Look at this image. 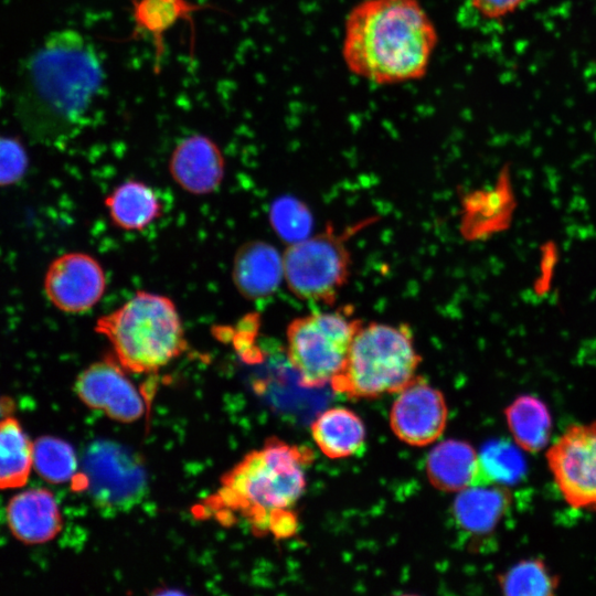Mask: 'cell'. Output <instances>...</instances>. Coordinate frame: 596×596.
<instances>
[{
	"label": "cell",
	"instance_id": "obj_11",
	"mask_svg": "<svg viewBox=\"0 0 596 596\" xmlns=\"http://www.w3.org/2000/svg\"><path fill=\"white\" fill-rule=\"evenodd\" d=\"M447 415L443 393L425 379L415 376L398 392L390 413V424L398 439L422 447L441 436Z\"/></svg>",
	"mask_w": 596,
	"mask_h": 596
},
{
	"label": "cell",
	"instance_id": "obj_24",
	"mask_svg": "<svg viewBox=\"0 0 596 596\" xmlns=\"http://www.w3.org/2000/svg\"><path fill=\"white\" fill-rule=\"evenodd\" d=\"M33 470L51 483L74 479L77 459L73 447L65 440L43 436L33 441Z\"/></svg>",
	"mask_w": 596,
	"mask_h": 596
},
{
	"label": "cell",
	"instance_id": "obj_2",
	"mask_svg": "<svg viewBox=\"0 0 596 596\" xmlns=\"http://www.w3.org/2000/svg\"><path fill=\"white\" fill-rule=\"evenodd\" d=\"M439 42L419 0H360L343 22L341 57L348 71L380 86L422 79Z\"/></svg>",
	"mask_w": 596,
	"mask_h": 596
},
{
	"label": "cell",
	"instance_id": "obj_7",
	"mask_svg": "<svg viewBox=\"0 0 596 596\" xmlns=\"http://www.w3.org/2000/svg\"><path fill=\"white\" fill-rule=\"evenodd\" d=\"M284 278L298 298L331 305L347 284L350 253L332 227L290 244L283 255Z\"/></svg>",
	"mask_w": 596,
	"mask_h": 596
},
{
	"label": "cell",
	"instance_id": "obj_8",
	"mask_svg": "<svg viewBox=\"0 0 596 596\" xmlns=\"http://www.w3.org/2000/svg\"><path fill=\"white\" fill-rule=\"evenodd\" d=\"M83 477L94 503L108 512L134 508L147 490L146 470L138 456L110 440H97L87 448Z\"/></svg>",
	"mask_w": 596,
	"mask_h": 596
},
{
	"label": "cell",
	"instance_id": "obj_22",
	"mask_svg": "<svg viewBox=\"0 0 596 596\" xmlns=\"http://www.w3.org/2000/svg\"><path fill=\"white\" fill-rule=\"evenodd\" d=\"M479 485L508 486L519 481L526 465L519 446L505 439H492L478 454Z\"/></svg>",
	"mask_w": 596,
	"mask_h": 596
},
{
	"label": "cell",
	"instance_id": "obj_3",
	"mask_svg": "<svg viewBox=\"0 0 596 596\" xmlns=\"http://www.w3.org/2000/svg\"><path fill=\"white\" fill-rule=\"evenodd\" d=\"M311 461L310 449L269 438L224 475L215 500L241 513L258 533L291 535L297 528L294 508L305 492Z\"/></svg>",
	"mask_w": 596,
	"mask_h": 596
},
{
	"label": "cell",
	"instance_id": "obj_23",
	"mask_svg": "<svg viewBox=\"0 0 596 596\" xmlns=\"http://www.w3.org/2000/svg\"><path fill=\"white\" fill-rule=\"evenodd\" d=\"M503 594L509 596H550L560 585V577L538 557L525 558L498 577Z\"/></svg>",
	"mask_w": 596,
	"mask_h": 596
},
{
	"label": "cell",
	"instance_id": "obj_13",
	"mask_svg": "<svg viewBox=\"0 0 596 596\" xmlns=\"http://www.w3.org/2000/svg\"><path fill=\"white\" fill-rule=\"evenodd\" d=\"M11 534L28 545L44 544L62 529L58 503L51 491L29 488L15 493L6 507Z\"/></svg>",
	"mask_w": 596,
	"mask_h": 596
},
{
	"label": "cell",
	"instance_id": "obj_25",
	"mask_svg": "<svg viewBox=\"0 0 596 596\" xmlns=\"http://www.w3.org/2000/svg\"><path fill=\"white\" fill-rule=\"evenodd\" d=\"M269 221L277 235L289 244L308 237L311 228V216L307 207L290 196L274 201Z\"/></svg>",
	"mask_w": 596,
	"mask_h": 596
},
{
	"label": "cell",
	"instance_id": "obj_4",
	"mask_svg": "<svg viewBox=\"0 0 596 596\" xmlns=\"http://www.w3.org/2000/svg\"><path fill=\"white\" fill-rule=\"evenodd\" d=\"M96 331L110 342L119 364L136 373L156 372L187 348L174 302L148 291H138L121 307L100 317Z\"/></svg>",
	"mask_w": 596,
	"mask_h": 596
},
{
	"label": "cell",
	"instance_id": "obj_27",
	"mask_svg": "<svg viewBox=\"0 0 596 596\" xmlns=\"http://www.w3.org/2000/svg\"><path fill=\"white\" fill-rule=\"evenodd\" d=\"M465 2L479 19L502 22L524 8L529 0H465Z\"/></svg>",
	"mask_w": 596,
	"mask_h": 596
},
{
	"label": "cell",
	"instance_id": "obj_15",
	"mask_svg": "<svg viewBox=\"0 0 596 596\" xmlns=\"http://www.w3.org/2000/svg\"><path fill=\"white\" fill-rule=\"evenodd\" d=\"M232 273L243 297L251 300L268 297L284 278L283 255L266 242H247L236 251Z\"/></svg>",
	"mask_w": 596,
	"mask_h": 596
},
{
	"label": "cell",
	"instance_id": "obj_16",
	"mask_svg": "<svg viewBox=\"0 0 596 596\" xmlns=\"http://www.w3.org/2000/svg\"><path fill=\"white\" fill-rule=\"evenodd\" d=\"M426 473L435 488L446 492H459L468 487L478 486V454L465 440H444L429 451Z\"/></svg>",
	"mask_w": 596,
	"mask_h": 596
},
{
	"label": "cell",
	"instance_id": "obj_5",
	"mask_svg": "<svg viewBox=\"0 0 596 596\" xmlns=\"http://www.w3.org/2000/svg\"><path fill=\"white\" fill-rule=\"evenodd\" d=\"M419 362L406 324H362L342 370L330 385L334 392L351 398L398 393L416 376Z\"/></svg>",
	"mask_w": 596,
	"mask_h": 596
},
{
	"label": "cell",
	"instance_id": "obj_18",
	"mask_svg": "<svg viewBox=\"0 0 596 596\" xmlns=\"http://www.w3.org/2000/svg\"><path fill=\"white\" fill-rule=\"evenodd\" d=\"M318 448L329 458H345L364 445L365 427L351 409L332 407L322 412L311 425Z\"/></svg>",
	"mask_w": 596,
	"mask_h": 596
},
{
	"label": "cell",
	"instance_id": "obj_20",
	"mask_svg": "<svg viewBox=\"0 0 596 596\" xmlns=\"http://www.w3.org/2000/svg\"><path fill=\"white\" fill-rule=\"evenodd\" d=\"M33 470V441L15 417L0 419V490L24 487Z\"/></svg>",
	"mask_w": 596,
	"mask_h": 596
},
{
	"label": "cell",
	"instance_id": "obj_26",
	"mask_svg": "<svg viewBox=\"0 0 596 596\" xmlns=\"http://www.w3.org/2000/svg\"><path fill=\"white\" fill-rule=\"evenodd\" d=\"M28 167L23 146L14 138L0 136V187L19 181Z\"/></svg>",
	"mask_w": 596,
	"mask_h": 596
},
{
	"label": "cell",
	"instance_id": "obj_10",
	"mask_svg": "<svg viewBox=\"0 0 596 596\" xmlns=\"http://www.w3.org/2000/svg\"><path fill=\"white\" fill-rule=\"evenodd\" d=\"M49 301L60 311L84 312L103 297L106 277L100 264L91 255L65 253L47 267L43 281Z\"/></svg>",
	"mask_w": 596,
	"mask_h": 596
},
{
	"label": "cell",
	"instance_id": "obj_19",
	"mask_svg": "<svg viewBox=\"0 0 596 596\" xmlns=\"http://www.w3.org/2000/svg\"><path fill=\"white\" fill-rule=\"evenodd\" d=\"M105 205L111 222L126 231H140L155 222L162 204L148 184L129 180L116 187L106 198Z\"/></svg>",
	"mask_w": 596,
	"mask_h": 596
},
{
	"label": "cell",
	"instance_id": "obj_9",
	"mask_svg": "<svg viewBox=\"0 0 596 596\" xmlns=\"http://www.w3.org/2000/svg\"><path fill=\"white\" fill-rule=\"evenodd\" d=\"M545 457L566 503L596 512V421L567 427Z\"/></svg>",
	"mask_w": 596,
	"mask_h": 596
},
{
	"label": "cell",
	"instance_id": "obj_6",
	"mask_svg": "<svg viewBox=\"0 0 596 596\" xmlns=\"http://www.w3.org/2000/svg\"><path fill=\"white\" fill-rule=\"evenodd\" d=\"M363 323L349 309L315 311L287 327V358L306 387L330 384L342 370Z\"/></svg>",
	"mask_w": 596,
	"mask_h": 596
},
{
	"label": "cell",
	"instance_id": "obj_12",
	"mask_svg": "<svg viewBox=\"0 0 596 596\" xmlns=\"http://www.w3.org/2000/svg\"><path fill=\"white\" fill-rule=\"evenodd\" d=\"M124 368L113 359L95 362L75 380V393L88 407L115 421L130 423L145 412V401Z\"/></svg>",
	"mask_w": 596,
	"mask_h": 596
},
{
	"label": "cell",
	"instance_id": "obj_1",
	"mask_svg": "<svg viewBox=\"0 0 596 596\" xmlns=\"http://www.w3.org/2000/svg\"><path fill=\"white\" fill-rule=\"evenodd\" d=\"M104 68L93 43L74 30L50 33L26 58L18 93L25 129L57 142L84 124L102 91Z\"/></svg>",
	"mask_w": 596,
	"mask_h": 596
},
{
	"label": "cell",
	"instance_id": "obj_17",
	"mask_svg": "<svg viewBox=\"0 0 596 596\" xmlns=\"http://www.w3.org/2000/svg\"><path fill=\"white\" fill-rule=\"evenodd\" d=\"M512 494L507 486H472L460 490L453 512L457 524L467 533H491L508 512Z\"/></svg>",
	"mask_w": 596,
	"mask_h": 596
},
{
	"label": "cell",
	"instance_id": "obj_14",
	"mask_svg": "<svg viewBox=\"0 0 596 596\" xmlns=\"http://www.w3.org/2000/svg\"><path fill=\"white\" fill-rule=\"evenodd\" d=\"M169 169L173 180L187 192L209 194L222 183L224 158L210 138L193 135L174 148Z\"/></svg>",
	"mask_w": 596,
	"mask_h": 596
},
{
	"label": "cell",
	"instance_id": "obj_21",
	"mask_svg": "<svg viewBox=\"0 0 596 596\" xmlns=\"http://www.w3.org/2000/svg\"><path fill=\"white\" fill-rule=\"evenodd\" d=\"M509 430L519 448L538 453L550 440L552 417L546 405L535 396L521 395L504 411Z\"/></svg>",
	"mask_w": 596,
	"mask_h": 596
}]
</instances>
